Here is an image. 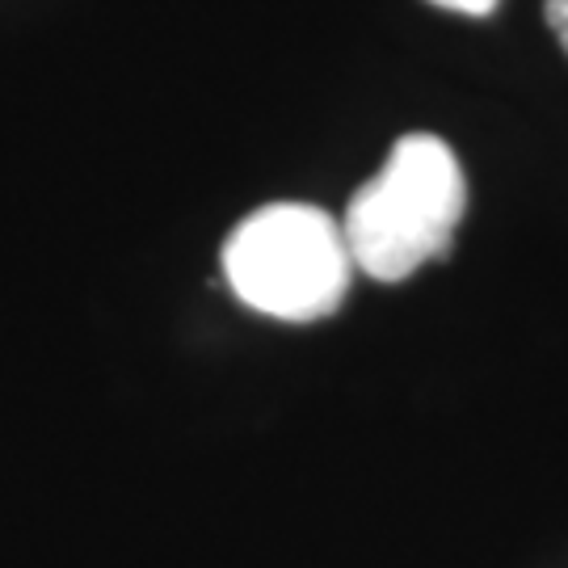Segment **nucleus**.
Returning a JSON list of instances; mask_svg holds the SVG:
<instances>
[{"label":"nucleus","instance_id":"obj_1","mask_svg":"<svg viewBox=\"0 0 568 568\" xmlns=\"http://www.w3.org/2000/svg\"><path fill=\"white\" fill-rule=\"evenodd\" d=\"M467 182L450 143L413 131L387 152L379 173L345 206V244L354 270L400 283L426 262L450 253L464 220Z\"/></svg>","mask_w":568,"mask_h":568},{"label":"nucleus","instance_id":"obj_3","mask_svg":"<svg viewBox=\"0 0 568 568\" xmlns=\"http://www.w3.org/2000/svg\"><path fill=\"white\" fill-rule=\"evenodd\" d=\"M438 9H450V13H464V18H488L497 9V0H429Z\"/></svg>","mask_w":568,"mask_h":568},{"label":"nucleus","instance_id":"obj_2","mask_svg":"<svg viewBox=\"0 0 568 568\" xmlns=\"http://www.w3.org/2000/svg\"><path fill=\"white\" fill-rule=\"evenodd\" d=\"M224 278L244 307L307 325L342 307L354 257L342 220L307 203H270L232 227L224 244Z\"/></svg>","mask_w":568,"mask_h":568},{"label":"nucleus","instance_id":"obj_4","mask_svg":"<svg viewBox=\"0 0 568 568\" xmlns=\"http://www.w3.org/2000/svg\"><path fill=\"white\" fill-rule=\"evenodd\" d=\"M544 13H548L551 34H556L560 47L568 51V0H548V4H544Z\"/></svg>","mask_w":568,"mask_h":568}]
</instances>
